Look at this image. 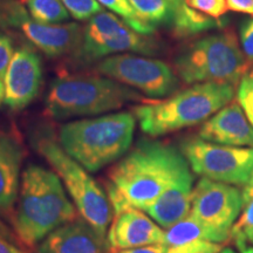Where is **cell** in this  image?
I'll use <instances>...</instances> for the list:
<instances>
[{
    "label": "cell",
    "instance_id": "6da1fadb",
    "mask_svg": "<svg viewBox=\"0 0 253 253\" xmlns=\"http://www.w3.org/2000/svg\"><path fill=\"white\" fill-rule=\"evenodd\" d=\"M191 171L177 148L160 141H138L108 172L106 192L114 213L126 209L144 211Z\"/></svg>",
    "mask_w": 253,
    "mask_h": 253
},
{
    "label": "cell",
    "instance_id": "7a4b0ae2",
    "mask_svg": "<svg viewBox=\"0 0 253 253\" xmlns=\"http://www.w3.org/2000/svg\"><path fill=\"white\" fill-rule=\"evenodd\" d=\"M78 210L54 171L30 164L21 175L13 226L26 246L42 242L50 232L77 219Z\"/></svg>",
    "mask_w": 253,
    "mask_h": 253
},
{
    "label": "cell",
    "instance_id": "3957f363",
    "mask_svg": "<svg viewBox=\"0 0 253 253\" xmlns=\"http://www.w3.org/2000/svg\"><path fill=\"white\" fill-rule=\"evenodd\" d=\"M136 119L131 113H114L60 126L59 144L89 172L122 158L130 149Z\"/></svg>",
    "mask_w": 253,
    "mask_h": 253
},
{
    "label": "cell",
    "instance_id": "277c9868",
    "mask_svg": "<svg viewBox=\"0 0 253 253\" xmlns=\"http://www.w3.org/2000/svg\"><path fill=\"white\" fill-rule=\"evenodd\" d=\"M235 86L195 84L166 100H149L132 109L141 130L151 137L205 122L218 110L232 102Z\"/></svg>",
    "mask_w": 253,
    "mask_h": 253
},
{
    "label": "cell",
    "instance_id": "5b68a950",
    "mask_svg": "<svg viewBox=\"0 0 253 253\" xmlns=\"http://www.w3.org/2000/svg\"><path fill=\"white\" fill-rule=\"evenodd\" d=\"M134 88L107 77H63L53 82L45 102L52 120L94 116L122 108L129 102H148Z\"/></svg>",
    "mask_w": 253,
    "mask_h": 253
},
{
    "label": "cell",
    "instance_id": "8992f818",
    "mask_svg": "<svg viewBox=\"0 0 253 253\" xmlns=\"http://www.w3.org/2000/svg\"><path fill=\"white\" fill-rule=\"evenodd\" d=\"M250 62L231 31L201 38L177 55L176 74L186 84L213 82L236 86L248 73Z\"/></svg>",
    "mask_w": 253,
    "mask_h": 253
},
{
    "label": "cell",
    "instance_id": "52a82bcc",
    "mask_svg": "<svg viewBox=\"0 0 253 253\" xmlns=\"http://www.w3.org/2000/svg\"><path fill=\"white\" fill-rule=\"evenodd\" d=\"M38 151L60 177L80 216L101 236L106 237L114 217V210L106 190L90 176L89 171L48 137L38 141Z\"/></svg>",
    "mask_w": 253,
    "mask_h": 253
},
{
    "label": "cell",
    "instance_id": "ba28073f",
    "mask_svg": "<svg viewBox=\"0 0 253 253\" xmlns=\"http://www.w3.org/2000/svg\"><path fill=\"white\" fill-rule=\"evenodd\" d=\"M157 50L158 43L153 37L138 33L114 13L102 11L89 19L82 31L75 58L93 62L108 55L130 52L155 54Z\"/></svg>",
    "mask_w": 253,
    "mask_h": 253
},
{
    "label": "cell",
    "instance_id": "9c48e42d",
    "mask_svg": "<svg viewBox=\"0 0 253 253\" xmlns=\"http://www.w3.org/2000/svg\"><path fill=\"white\" fill-rule=\"evenodd\" d=\"M181 151L195 173L231 185H246L253 173V148L211 143L201 137L182 142Z\"/></svg>",
    "mask_w": 253,
    "mask_h": 253
},
{
    "label": "cell",
    "instance_id": "30bf717a",
    "mask_svg": "<svg viewBox=\"0 0 253 253\" xmlns=\"http://www.w3.org/2000/svg\"><path fill=\"white\" fill-rule=\"evenodd\" d=\"M103 77L142 91L148 99H162L178 89L179 81L169 65L161 60L131 53L110 55L97 63Z\"/></svg>",
    "mask_w": 253,
    "mask_h": 253
},
{
    "label": "cell",
    "instance_id": "8fae6325",
    "mask_svg": "<svg viewBox=\"0 0 253 253\" xmlns=\"http://www.w3.org/2000/svg\"><path fill=\"white\" fill-rule=\"evenodd\" d=\"M4 9L5 25L18 28L32 45L49 58H58L77 50L82 38V28L78 24L46 25L32 19L19 1L6 2Z\"/></svg>",
    "mask_w": 253,
    "mask_h": 253
},
{
    "label": "cell",
    "instance_id": "7c38bea8",
    "mask_svg": "<svg viewBox=\"0 0 253 253\" xmlns=\"http://www.w3.org/2000/svg\"><path fill=\"white\" fill-rule=\"evenodd\" d=\"M243 209V192L233 185L202 178L192 192L190 213L229 240Z\"/></svg>",
    "mask_w": 253,
    "mask_h": 253
},
{
    "label": "cell",
    "instance_id": "4fadbf2b",
    "mask_svg": "<svg viewBox=\"0 0 253 253\" xmlns=\"http://www.w3.org/2000/svg\"><path fill=\"white\" fill-rule=\"evenodd\" d=\"M42 81L40 56L28 47L14 52L4 77V102L13 110L27 107L39 94Z\"/></svg>",
    "mask_w": 253,
    "mask_h": 253
},
{
    "label": "cell",
    "instance_id": "5bb4252c",
    "mask_svg": "<svg viewBox=\"0 0 253 253\" xmlns=\"http://www.w3.org/2000/svg\"><path fill=\"white\" fill-rule=\"evenodd\" d=\"M166 231L138 209L114 213L107 232L110 253L151 244H164Z\"/></svg>",
    "mask_w": 253,
    "mask_h": 253
},
{
    "label": "cell",
    "instance_id": "9a60e30c",
    "mask_svg": "<svg viewBox=\"0 0 253 253\" xmlns=\"http://www.w3.org/2000/svg\"><path fill=\"white\" fill-rule=\"evenodd\" d=\"M198 137L216 144L253 148V126L238 102H230L203 123Z\"/></svg>",
    "mask_w": 253,
    "mask_h": 253
},
{
    "label": "cell",
    "instance_id": "2e32d148",
    "mask_svg": "<svg viewBox=\"0 0 253 253\" xmlns=\"http://www.w3.org/2000/svg\"><path fill=\"white\" fill-rule=\"evenodd\" d=\"M37 253H110V250L106 237L78 217L50 232Z\"/></svg>",
    "mask_w": 253,
    "mask_h": 253
},
{
    "label": "cell",
    "instance_id": "e0dca14e",
    "mask_svg": "<svg viewBox=\"0 0 253 253\" xmlns=\"http://www.w3.org/2000/svg\"><path fill=\"white\" fill-rule=\"evenodd\" d=\"M24 148L11 132L0 129V211L11 213L19 197Z\"/></svg>",
    "mask_w": 253,
    "mask_h": 253
},
{
    "label": "cell",
    "instance_id": "ac0fdd59",
    "mask_svg": "<svg viewBox=\"0 0 253 253\" xmlns=\"http://www.w3.org/2000/svg\"><path fill=\"white\" fill-rule=\"evenodd\" d=\"M194 181L192 171L183 176L145 209L144 212L161 227L170 229L191 211Z\"/></svg>",
    "mask_w": 253,
    "mask_h": 253
},
{
    "label": "cell",
    "instance_id": "d6986e66",
    "mask_svg": "<svg viewBox=\"0 0 253 253\" xmlns=\"http://www.w3.org/2000/svg\"><path fill=\"white\" fill-rule=\"evenodd\" d=\"M198 240L221 244L227 239L217 231L208 226L207 224H204L203 221L197 219L194 214L189 213L185 218L166 231L164 244L172 248V246L184 245L188 243L198 242Z\"/></svg>",
    "mask_w": 253,
    "mask_h": 253
},
{
    "label": "cell",
    "instance_id": "ffe728a7",
    "mask_svg": "<svg viewBox=\"0 0 253 253\" xmlns=\"http://www.w3.org/2000/svg\"><path fill=\"white\" fill-rule=\"evenodd\" d=\"M171 24L175 33L179 37L195 36L224 25L221 21L191 8L186 2L172 12Z\"/></svg>",
    "mask_w": 253,
    "mask_h": 253
},
{
    "label": "cell",
    "instance_id": "44dd1931",
    "mask_svg": "<svg viewBox=\"0 0 253 253\" xmlns=\"http://www.w3.org/2000/svg\"><path fill=\"white\" fill-rule=\"evenodd\" d=\"M138 18L148 26L156 27L171 23L172 8L168 0H129Z\"/></svg>",
    "mask_w": 253,
    "mask_h": 253
},
{
    "label": "cell",
    "instance_id": "7402d4cb",
    "mask_svg": "<svg viewBox=\"0 0 253 253\" xmlns=\"http://www.w3.org/2000/svg\"><path fill=\"white\" fill-rule=\"evenodd\" d=\"M28 14L38 23L58 25L69 18L62 0H26Z\"/></svg>",
    "mask_w": 253,
    "mask_h": 253
},
{
    "label": "cell",
    "instance_id": "603a6c76",
    "mask_svg": "<svg viewBox=\"0 0 253 253\" xmlns=\"http://www.w3.org/2000/svg\"><path fill=\"white\" fill-rule=\"evenodd\" d=\"M102 7L109 8V11L118 14L125 23L130 26L132 30L144 36H153L155 28L148 26L136 14L134 7H132L129 0H97Z\"/></svg>",
    "mask_w": 253,
    "mask_h": 253
},
{
    "label": "cell",
    "instance_id": "cb8c5ba5",
    "mask_svg": "<svg viewBox=\"0 0 253 253\" xmlns=\"http://www.w3.org/2000/svg\"><path fill=\"white\" fill-rule=\"evenodd\" d=\"M68 13L77 20H88L103 11L97 0H62Z\"/></svg>",
    "mask_w": 253,
    "mask_h": 253
},
{
    "label": "cell",
    "instance_id": "d4e9b609",
    "mask_svg": "<svg viewBox=\"0 0 253 253\" xmlns=\"http://www.w3.org/2000/svg\"><path fill=\"white\" fill-rule=\"evenodd\" d=\"M237 102L253 126V71L246 73L239 81Z\"/></svg>",
    "mask_w": 253,
    "mask_h": 253
},
{
    "label": "cell",
    "instance_id": "484cf974",
    "mask_svg": "<svg viewBox=\"0 0 253 253\" xmlns=\"http://www.w3.org/2000/svg\"><path fill=\"white\" fill-rule=\"evenodd\" d=\"M242 214L231 230V238H235L239 233L253 229V192L243 190Z\"/></svg>",
    "mask_w": 253,
    "mask_h": 253
},
{
    "label": "cell",
    "instance_id": "4316f807",
    "mask_svg": "<svg viewBox=\"0 0 253 253\" xmlns=\"http://www.w3.org/2000/svg\"><path fill=\"white\" fill-rule=\"evenodd\" d=\"M185 2L191 8L216 20H219L227 11L226 0H185Z\"/></svg>",
    "mask_w": 253,
    "mask_h": 253
},
{
    "label": "cell",
    "instance_id": "83f0119b",
    "mask_svg": "<svg viewBox=\"0 0 253 253\" xmlns=\"http://www.w3.org/2000/svg\"><path fill=\"white\" fill-rule=\"evenodd\" d=\"M221 250V245L217 243L198 240L184 245L172 246L169 248L168 253H220Z\"/></svg>",
    "mask_w": 253,
    "mask_h": 253
},
{
    "label": "cell",
    "instance_id": "f1b7e54d",
    "mask_svg": "<svg viewBox=\"0 0 253 253\" xmlns=\"http://www.w3.org/2000/svg\"><path fill=\"white\" fill-rule=\"evenodd\" d=\"M239 40L245 58L250 63L253 62V18L248 19L242 24L239 30Z\"/></svg>",
    "mask_w": 253,
    "mask_h": 253
},
{
    "label": "cell",
    "instance_id": "f546056e",
    "mask_svg": "<svg viewBox=\"0 0 253 253\" xmlns=\"http://www.w3.org/2000/svg\"><path fill=\"white\" fill-rule=\"evenodd\" d=\"M14 54L12 39L5 34L0 33V79L4 80L12 56Z\"/></svg>",
    "mask_w": 253,
    "mask_h": 253
},
{
    "label": "cell",
    "instance_id": "4dcf8cb0",
    "mask_svg": "<svg viewBox=\"0 0 253 253\" xmlns=\"http://www.w3.org/2000/svg\"><path fill=\"white\" fill-rule=\"evenodd\" d=\"M226 5L230 11L253 15V0H226Z\"/></svg>",
    "mask_w": 253,
    "mask_h": 253
},
{
    "label": "cell",
    "instance_id": "1f68e13d",
    "mask_svg": "<svg viewBox=\"0 0 253 253\" xmlns=\"http://www.w3.org/2000/svg\"><path fill=\"white\" fill-rule=\"evenodd\" d=\"M168 251H169V246L166 244H151L140 246V248L121 250L114 253H168Z\"/></svg>",
    "mask_w": 253,
    "mask_h": 253
},
{
    "label": "cell",
    "instance_id": "d6a6232c",
    "mask_svg": "<svg viewBox=\"0 0 253 253\" xmlns=\"http://www.w3.org/2000/svg\"><path fill=\"white\" fill-rule=\"evenodd\" d=\"M232 239H235L237 248H240V246H244V245H250V244L253 245V229L244 231V232L239 233L238 236H236L235 238Z\"/></svg>",
    "mask_w": 253,
    "mask_h": 253
},
{
    "label": "cell",
    "instance_id": "836d02e7",
    "mask_svg": "<svg viewBox=\"0 0 253 253\" xmlns=\"http://www.w3.org/2000/svg\"><path fill=\"white\" fill-rule=\"evenodd\" d=\"M0 253H26L17 246H14L9 240L5 239L4 237H0Z\"/></svg>",
    "mask_w": 253,
    "mask_h": 253
},
{
    "label": "cell",
    "instance_id": "e575fe53",
    "mask_svg": "<svg viewBox=\"0 0 253 253\" xmlns=\"http://www.w3.org/2000/svg\"><path fill=\"white\" fill-rule=\"evenodd\" d=\"M0 237H4L5 239L9 240V242H14L15 238L12 236V232L8 230V227L0 220Z\"/></svg>",
    "mask_w": 253,
    "mask_h": 253
},
{
    "label": "cell",
    "instance_id": "d590c367",
    "mask_svg": "<svg viewBox=\"0 0 253 253\" xmlns=\"http://www.w3.org/2000/svg\"><path fill=\"white\" fill-rule=\"evenodd\" d=\"M168 1L170 2V5H171V8H172V12L175 11V9L179 8L181 6H183L185 4V0H168Z\"/></svg>",
    "mask_w": 253,
    "mask_h": 253
},
{
    "label": "cell",
    "instance_id": "8d00e7d4",
    "mask_svg": "<svg viewBox=\"0 0 253 253\" xmlns=\"http://www.w3.org/2000/svg\"><path fill=\"white\" fill-rule=\"evenodd\" d=\"M5 99V86H4V80L0 79V106L4 102Z\"/></svg>",
    "mask_w": 253,
    "mask_h": 253
},
{
    "label": "cell",
    "instance_id": "74e56055",
    "mask_svg": "<svg viewBox=\"0 0 253 253\" xmlns=\"http://www.w3.org/2000/svg\"><path fill=\"white\" fill-rule=\"evenodd\" d=\"M238 249L240 253H253V245H244L240 246Z\"/></svg>",
    "mask_w": 253,
    "mask_h": 253
},
{
    "label": "cell",
    "instance_id": "f35d334b",
    "mask_svg": "<svg viewBox=\"0 0 253 253\" xmlns=\"http://www.w3.org/2000/svg\"><path fill=\"white\" fill-rule=\"evenodd\" d=\"M244 189L248 190V191L253 192V173H252V176H251V179H250V182L245 185Z\"/></svg>",
    "mask_w": 253,
    "mask_h": 253
},
{
    "label": "cell",
    "instance_id": "ab89813d",
    "mask_svg": "<svg viewBox=\"0 0 253 253\" xmlns=\"http://www.w3.org/2000/svg\"><path fill=\"white\" fill-rule=\"evenodd\" d=\"M0 26H6L5 25V18H4V13L0 9Z\"/></svg>",
    "mask_w": 253,
    "mask_h": 253
},
{
    "label": "cell",
    "instance_id": "60d3db41",
    "mask_svg": "<svg viewBox=\"0 0 253 253\" xmlns=\"http://www.w3.org/2000/svg\"><path fill=\"white\" fill-rule=\"evenodd\" d=\"M220 253H236V252L231 249H224V250H221Z\"/></svg>",
    "mask_w": 253,
    "mask_h": 253
}]
</instances>
